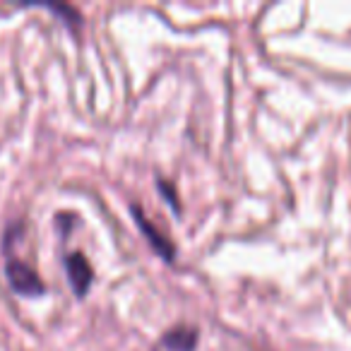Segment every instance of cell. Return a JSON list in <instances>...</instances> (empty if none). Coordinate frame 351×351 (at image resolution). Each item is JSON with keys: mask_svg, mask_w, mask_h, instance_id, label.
<instances>
[{"mask_svg": "<svg viewBox=\"0 0 351 351\" xmlns=\"http://www.w3.org/2000/svg\"><path fill=\"white\" fill-rule=\"evenodd\" d=\"M5 277L8 284L15 293L27 298H34V296H44L46 293V284L41 282V277L25 263V260L15 258L12 253H5Z\"/></svg>", "mask_w": 351, "mask_h": 351, "instance_id": "1", "label": "cell"}, {"mask_svg": "<svg viewBox=\"0 0 351 351\" xmlns=\"http://www.w3.org/2000/svg\"><path fill=\"white\" fill-rule=\"evenodd\" d=\"M65 272H68L70 287H73L75 296L82 298L84 293L89 291V287H92V279H94V272H92V265H89V260L84 258L82 253L65 255Z\"/></svg>", "mask_w": 351, "mask_h": 351, "instance_id": "2", "label": "cell"}, {"mask_svg": "<svg viewBox=\"0 0 351 351\" xmlns=\"http://www.w3.org/2000/svg\"><path fill=\"white\" fill-rule=\"evenodd\" d=\"M132 217H135V221H137V226L142 229V234H145L147 239H149V243L154 245L156 253L164 255L166 260L173 258V245H171V241L166 239V236H161L159 229H156V226L152 224L145 215H140V210H137V207H132Z\"/></svg>", "mask_w": 351, "mask_h": 351, "instance_id": "3", "label": "cell"}, {"mask_svg": "<svg viewBox=\"0 0 351 351\" xmlns=\"http://www.w3.org/2000/svg\"><path fill=\"white\" fill-rule=\"evenodd\" d=\"M161 344H164L169 351H195V346H197V330H193V327H186V325L173 327V330H169L164 335Z\"/></svg>", "mask_w": 351, "mask_h": 351, "instance_id": "4", "label": "cell"}]
</instances>
